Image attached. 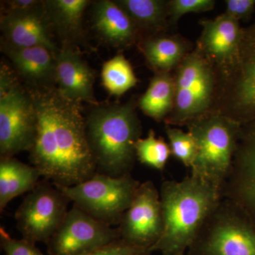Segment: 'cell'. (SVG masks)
Masks as SVG:
<instances>
[{
	"instance_id": "d4e9b609",
	"label": "cell",
	"mask_w": 255,
	"mask_h": 255,
	"mask_svg": "<svg viewBox=\"0 0 255 255\" xmlns=\"http://www.w3.org/2000/svg\"><path fill=\"white\" fill-rule=\"evenodd\" d=\"M135 153L140 163L159 171L163 170L172 155L169 143L162 137L156 136L152 129L147 136L137 140Z\"/></svg>"
},
{
	"instance_id": "cb8c5ba5",
	"label": "cell",
	"mask_w": 255,
	"mask_h": 255,
	"mask_svg": "<svg viewBox=\"0 0 255 255\" xmlns=\"http://www.w3.org/2000/svg\"><path fill=\"white\" fill-rule=\"evenodd\" d=\"M102 83L111 95L122 96L136 85L131 65L123 55H117L104 64Z\"/></svg>"
},
{
	"instance_id": "3957f363",
	"label": "cell",
	"mask_w": 255,
	"mask_h": 255,
	"mask_svg": "<svg viewBox=\"0 0 255 255\" xmlns=\"http://www.w3.org/2000/svg\"><path fill=\"white\" fill-rule=\"evenodd\" d=\"M85 123L97 173L112 177L130 174L137 159L135 143L142 132L134 100L95 107Z\"/></svg>"
},
{
	"instance_id": "ba28073f",
	"label": "cell",
	"mask_w": 255,
	"mask_h": 255,
	"mask_svg": "<svg viewBox=\"0 0 255 255\" xmlns=\"http://www.w3.org/2000/svg\"><path fill=\"white\" fill-rule=\"evenodd\" d=\"M140 182L131 174L112 177L96 173L88 180L72 186H56L73 205L108 226H118Z\"/></svg>"
},
{
	"instance_id": "4dcf8cb0",
	"label": "cell",
	"mask_w": 255,
	"mask_h": 255,
	"mask_svg": "<svg viewBox=\"0 0 255 255\" xmlns=\"http://www.w3.org/2000/svg\"><path fill=\"white\" fill-rule=\"evenodd\" d=\"M44 3L36 0H13L6 1L9 12H28L39 10L41 5Z\"/></svg>"
},
{
	"instance_id": "ffe728a7",
	"label": "cell",
	"mask_w": 255,
	"mask_h": 255,
	"mask_svg": "<svg viewBox=\"0 0 255 255\" xmlns=\"http://www.w3.org/2000/svg\"><path fill=\"white\" fill-rule=\"evenodd\" d=\"M6 54L16 70L28 80L38 82L55 78L56 53L46 47L8 46Z\"/></svg>"
},
{
	"instance_id": "f546056e",
	"label": "cell",
	"mask_w": 255,
	"mask_h": 255,
	"mask_svg": "<svg viewBox=\"0 0 255 255\" xmlns=\"http://www.w3.org/2000/svg\"><path fill=\"white\" fill-rule=\"evenodd\" d=\"M228 14L238 21H248L255 10V0H226Z\"/></svg>"
},
{
	"instance_id": "4316f807",
	"label": "cell",
	"mask_w": 255,
	"mask_h": 255,
	"mask_svg": "<svg viewBox=\"0 0 255 255\" xmlns=\"http://www.w3.org/2000/svg\"><path fill=\"white\" fill-rule=\"evenodd\" d=\"M214 0H170L168 1L169 22L174 25L188 13H201L214 8Z\"/></svg>"
},
{
	"instance_id": "7402d4cb",
	"label": "cell",
	"mask_w": 255,
	"mask_h": 255,
	"mask_svg": "<svg viewBox=\"0 0 255 255\" xmlns=\"http://www.w3.org/2000/svg\"><path fill=\"white\" fill-rule=\"evenodd\" d=\"M174 100V76L170 73H156L138 105L147 117L164 122L173 109Z\"/></svg>"
},
{
	"instance_id": "6da1fadb",
	"label": "cell",
	"mask_w": 255,
	"mask_h": 255,
	"mask_svg": "<svg viewBox=\"0 0 255 255\" xmlns=\"http://www.w3.org/2000/svg\"><path fill=\"white\" fill-rule=\"evenodd\" d=\"M29 95L37 119L36 138L29 151L32 165L43 179L60 187H72L93 177L97 164L80 103L49 87Z\"/></svg>"
},
{
	"instance_id": "f1b7e54d",
	"label": "cell",
	"mask_w": 255,
	"mask_h": 255,
	"mask_svg": "<svg viewBox=\"0 0 255 255\" xmlns=\"http://www.w3.org/2000/svg\"><path fill=\"white\" fill-rule=\"evenodd\" d=\"M152 253L150 249L130 246L119 240L110 246L87 255H152Z\"/></svg>"
},
{
	"instance_id": "e0dca14e",
	"label": "cell",
	"mask_w": 255,
	"mask_h": 255,
	"mask_svg": "<svg viewBox=\"0 0 255 255\" xmlns=\"http://www.w3.org/2000/svg\"><path fill=\"white\" fill-rule=\"evenodd\" d=\"M93 21L100 36L114 46H130L138 36L135 23L116 1H97L94 8Z\"/></svg>"
},
{
	"instance_id": "7c38bea8",
	"label": "cell",
	"mask_w": 255,
	"mask_h": 255,
	"mask_svg": "<svg viewBox=\"0 0 255 255\" xmlns=\"http://www.w3.org/2000/svg\"><path fill=\"white\" fill-rule=\"evenodd\" d=\"M117 228L124 243L152 251L163 230L160 194L152 181L140 183Z\"/></svg>"
},
{
	"instance_id": "603a6c76",
	"label": "cell",
	"mask_w": 255,
	"mask_h": 255,
	"mask_svg": "<svg viewBox=\"0 0 255 255\" xmlns=\"http://www.w3.org/2000/svg\"><path fill=\"white\" fill-rule=\"evenodd\" d=\"M45 2L48 23H53L65 34H76L80 31L84 12L90 1L51 0Z\"/></svg>"
},
{
	"instance_id": "2e32d148",
	"label": "cell",
	"mask_w": 255,
	"mask_h": 255,
	"mask_svg": "<svg viewBox=\"0 0 255 255\" xmlns=\"http://www.w3.org/2000/svg\"><path fill=\"white\" fill-rule=\"evenodd\" d=\"M46 13L40 10L28 12H8L3 16L1 27L7 41L8 46L28 48L44 46L57 53L52 40Z\"/></svg>"
},
{
	"instance_id": "83f0119b",
	"label": "cell",
	"mask_w": 255,
	"mask_h": 255,
	"mask_svg": "<svg viewBox=\"0 0 255 255\" xmlns=\"http://www.w3.org/2000/svg\"><path fill=\"white\" fill-rule=\"evenodd\" d=\"M36 245L23 238H12L4 227L0 228V246L5 255H44Z\"/></svg>"
},
{
	"instance_id": "30bf717a",
	"label": "cell",
	"mask_w": 255,
	"mask_h": 255,
	"mask_svg": "<svg viewBox=\"0 0 255 255\" xmlns=\"http://www.w3.org/2000/svg\"><path fill=\"white\" fill-rule=\"evenodd\" d=\"M118 228L100 222L73 205L49 242L48 255H87L119 241Z\"/></svg>"
},
{
	"instance_id": "ac0fdd59",
	"label": "cell",
	"mask_w": 255,
	"mask_h": 255,
	"mask_svg": "<svg viewBox=\"0 0 255 255\" xmlns=\"http://www.w3.org/2000/svg\"><path fill=\"white\" fill-rule=\"evenodd\" d=\"M41 174L33 165L14 158L0 159V212L17 196L33 190L38 185Z\"/></svg>"
},
{
	"instance_id": "8fae6325",
	"label": "cell",
	"mask_w": 255,
	"mask_h": 255,
	"mask_svg": "<svg viewBox=\"0 0 255 255\" xmlns=\"http://www.w3.org/2000/svg\"><path fill=\"white\" fill-rule=\"evenodd\" d=\"M37 119L29 94L14 84L0 92V155L14 157L23 151L29 152L34 143Z\"/></svg>"
},
{
	"instance_id": "44dd1931",
	"label": "cell",
	"mask_w": 255,
	"mask_h": 255,
	"mask_svg": "<svg viewBox=\"0 0 255 255\" xmlns=\"http://www.w3.org/2000/svg\"><path fill=\"white\" fill-rule=\"evenodd\" d=\"M135 23L138 31L159 34L169 25L168 1L117 0L116 1Z\"/></svg>"
},
{
	"instance_id": "7a4b0ae2",
	"label": "cell",
	"mask_w": 255,
	"mask_h": 255,
	"mask_svg": "<svg viewBox=\"0 0 255 255\" xmlns=\"http://www.w3.org/2000/svg\"><path fill=\"white\" fill-rule=\"evenodd\" d=\"M163 230L152 253L186 255L204 223L222 196L194 176L182 181H164L161 186Z\"/></svg>"
},
{
	"instance_id": "8992f818",
	"label": "cell",
	"mask_w": 255,
	"mask_h": 255,
	"mask_svg": "<svg viewBox=\"0 0 255 255\" xmlns=\"http://www.w3.org/2000/svg\"><path fill=\"white\" fill-rule=\"evenodd\" d=\"M212 111L243 124L255 120V22L243 28L237 58L217 75Z\"/></svg>"
},
{
	"instance_id": "52a82bcc",
	"label": "cell",
	"mask_w": 255,
	"mask_h": 255,
	"mask_svg": "<svg viewBox=\"0 0 255 255\" xmlns=\"http://www.w3.org/2000/svg\"><path fill=\"white\" fill-rule=\"evenodd\" d=\"M186 255H255V226L237 206L222 198Z\"/></svg>"
},
{
	"instance_id": "4fadbf2b",
	"label": "cell",
	"mask_w": 255,
	"mask_h": 255,
	"mask_svg": "<svg viewBox=\"0 0 255 255\" xmlns=\"http://www.w3.org/2000/svg\"><path fill=\"white\" fill-rule=\"evenodd\" d=\"M222 198L237 206L255 226V120L241 124Z\"/></svg>"
},
{
	"instance_id": "d6986e66",
	"label": "cell",
	"mask_w": 255,
	"mask_h": 255,
	"mask_svg": "<svg viewBox=\"0 0 255 255\" xmlns=\"http://www.w3.org/2000/svg\"><path fill=\"white\" fill-rule=\"evenodd\" d=\"M140 48L157 73H169L191 52L190 43L175 35L156 34L143 40Z\"/></svg>"
},
{
	"instance_id": "5bb4252c",
	"label": "cell",
	"mask_w": 255,
	"mask_h": 255,
	"mask_svg": "<svg viewBox=\"0 0 255 255\" xmlns=\"http://www.w3.org/2000/svg\"><path fill=\"white\" fill-rule=\"evenodd\" d=\"M202 30L196 43L219 75L231 68L237 58L243 28L240 21L227 13L214 19H201Z\"/></svg>"
},
{
	"instance_id": "5b68a950",
	"label": "cell",
	"mask_w": 255,
	"mask_h": 255,
	"mask_svg": "<svg viewBox=\"0 0 255 255\" xmlns=\"http://www.w3.org/2000/svg\"><path fill=\"white\" fill-rule=\"evenodd\" d=\"M175 70L173 109L164 123L172 127L187 126L212 111L217 74L196 47L186 55Z\"/></svg>"
},
{
	"instance_id": "484cf974",
	"label": "cell",
	"mask_w": 255,
	"mask_h": 255,
	"mask_svg": "<svg viewBox=\"0 0 255 255\" xmlns=\"http://www.w3.org/2000/svg\"><path fill=\"white\" fill-rule=\"evenodd\" d=\"M165 131L172 155L191 169L197 152V145L192 134L169 125H166Z\"/></svg>"
},
{
	"instance_id": "9a60e30c",
	"label": "cell",
	"mask_w": 255,
	"mask_h": 255,
	"mask_svg": "<svg viewBox=\"0 0 255 255\" xmlns=\"http://www.w3.org/2000/svg\"><path fill=\"white\" fill-rule=\"evenodd\" d=\"M55 80L58 91L65 98L78 103L97 104L92 70L77 52L68 47L55 55Z\"/></svg>"
},
{
	"instance_id": "277c9868",
	"label": "cell",
	"mask_w": 255,
	"mask_h": 255,
	"mask_svg": "<svg viewBox=\"0 0 255 255\" xmlns=\"http://www.w3.org/2000/svg\"><path fill=\"white\" fill-rule=\"evenodd\" d=\"M187 127L197 145L191 175L205 182L222 196L223 186L237 150L241 124L211 111Z\"/></svg>"
},
{
	"instance_id": "9c48e42d",
	"label": "cell",
	"mask_w": 255,
	"mask_h": 255,
	"mask_svg": "<svg viewBox=\"0 0 255 255\" xmlns=\"http://www.w3.org/2000/svg\"><path fill=\"white\" fill-rule=\"evenodd\" d=\"M70 201L55 184L43 179L28 193L15 212L21 238L47 245L63 223Z\"/></svg>"
}]
</instances>
